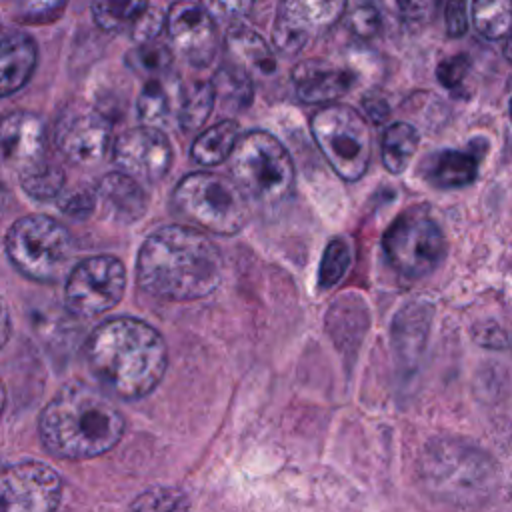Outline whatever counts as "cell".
<instances>
[{
  "label": "cell",
  "instance_id": "7402d4cb",
  "mask_svg": "<svg viewBox=\"0 0 512 512\" xmlns=\"http://www.w3.org/2000/svg\"><path fill=\"white\" fill-rule=\"evenodd\" d=\"M418 130L408 122H394L382 136V164L392 174H402L418 150Z\"/></svg>",
  "mask_w": 512,
  "mask_h": 512
},
{
  "label": "cell",
  "instance_id": "3957f363",
  "mask_svg": "<svg viewBox=\"0 0 512 512\" xmlns=\"http://www.w3.org/2000/svg\"><path fill=\"white\" fill-rule=\"evenodd\" d=\"M124 428L122 412L102 392L82 382L60 388L38 420L42 446L62 460L96 458L112 450Z\"/></svg>",
  "mask_w": 512,
  "mask_h": 512
},
{
  "label": "cell",
  "instance_id": "d4e9b609",
  "mask_svg": "<svg viewBox=\"0 0 512 512\" xmlns=\"http://www.w3.org/2000/svg\"><path fill=\"white\" fill-rule=\"evenodd\" d=\"M430 324V306L414 302L406 306L394 318V344L402 354H418L426 342V332Z\"/></svg>",
  "mask_w": 512,
  "mask_h": 512
},
{
  "label": "cell",
  "instance_id": "8fae6325",
  "mask_svg": "<svg viewBox=\"0 0 512 512\" xmlns=\"http://www.w3.org/2000/svg\"><path fill=\"white\" fill-rule=\"evenodd\" d=\"M112 160L120 172L140 184H154L166 176L172 164V146L166 134L154 126L122 132L112 142Z\"/></svg>",
  "mask_w": 512,
  "mask_h": 512
},
{
  "label": "cell",
  "instance_id": "1f68e13d",
  "mask_svg": "<svg viewBox=\"0 0 512 512\" xmlns=\"http://www.w3.org/2000/svg\"><path fill=\"white\" fill-rule=\"evenodd\" d=\"M130 508L134 510H180L188 508L186 496L174 488H154L140 494Z\"/></svg>",
  "mask_w": 512,
  "mask_h": 512
},
{
  "label": "cell",
  "instance_id": "7dc6e473",
  "mask_svg": "<svg viewBox=\"0 0 512 512\" xmlns=\"http://www.w3.org/2000/svg\"><path fill=\"white\" fill-rule=\"evenodd\" d=\"M0 36H2V30H0Z\"/></svg>",
  "mask_w": 512,
  "mask_h": 512
},
{
  "label": "cell",
  "instance_id": "f1b7e54d",
  "mask_svg": "<svg viewBox=\"0 0 512 512\" xmlns=\"http://www.w3.org/2000/svg\"><path fill=\"white\" fill-rule=\"evenodd\" d=\"M20 184L30 196L38 200H48L60 194L64 186V170L58 162L44 156L42 160L20 172Z\"/></svg>",
  "mask_w": 512,
  "mask_h": 512
},
{
  "label": "cell",
  "instance_id": "60d3db41",
  "mask_svg": "<svg viewBox=\"0 0 512 512\" xmlns=\"http://www.w3.org/2000/svg\"><path fill=\"white\" fill-rule=\"evenodd\" d=\"M66 4V0H24V6L32 12V14H50L60 10Z\"/></svg>",
  "mask_w": 512,
  "mask_h": 512
},
{
  "label": "cell",
  "instance_id": "8d00e7d4",
  "mask_svg": "<svg viewBox=\"0 0 512 512\" xmlns=\"http://www.w3.org/2000/svg\"><path fill=\"white\" fill-rule=\"evenodd\" d=\"M444 22L448 36H462L468 30L466 0H448L444 8Z\"/></svg>",
  "mask_w": 512,
  "mask_h": 512
},
{
  "label": "cell",
  "instance_id": "7bdbcfd3",
  "mask_svg": "<svg viewBox=\"0 0 512 512\" xmlns=\"http://www.w3.org/2000/svg\"><path fill=\"white\" fill-rule=\"evenodd\" d=\"M10 210V194L4 186H0V220L4 218V214Z\"/></svg>",
  "mask_w": 512,
  "mask_h": 512
},
{
  "label": "cell",
  "instance_id": "bcb514c9",
  "mask_svg": "<svg viewBox=\"0 0 512 512\" xmlns=\"http://www.w3.org/2000/svg\"><path fill=\"white\" fill-rule=\"evenodd\" d=\"M510 118H512V100H510Z\"/></svg>",
  "mask_w": 512,
  "mask_h": 512
},
{
  "label": "cell",
  "instance_id": "e575fe53",
  "mask_svg": "<svg viewBox=\"0 0 512 512\" xmlns=\"http://www.w3.org/2000/svg\"><path fill=\"white\" fill-rule=\"evenodd\" d=\"M200 4L216 22H232L246 16L254 0H200Z\"/></svg>",
  "mask_w": 512,
  "mask_h": 512
},
{
  "label": "cell",
  "instance_id": "603a6c76",
  "mask_svg": "<svg viewBox=\"0 0 512 512\" xmlns=\"http://www.w3.org/2000/svg\"><path fill=\"white\" fill-rule=\"evenodd\" d=\"M212 88L216 100L232 110H242L252 102V80L246 68L236 62L222 64L214 78Z\"/></svg>",
  "mask_w": 512,
  "mask_h": 512
},
{
  "label": "cell",
  "instance_id": "d6986e66",
  "mask_svg": "<svg viewBox=\"0 0 512 512\" xmlns=\"http://www.w3.org/2000/svg\"><path fill=\"white\" fill-rule=\"evenodd\" d=\"M478 158L472 152L440 150L426 158L424 178L442 190L464 188L476 180Z\"/></svg>",
  "mask_w": 512,
  "mask_h": 512
},
{
  "label": "cell",
  "instance_id": "5b68a950",
  "mask_svg": "<svg viewBox=\"0 0 512 512\" xmlns=\"http://www.w3.org/2000/svg\"><path fill=\"white\" fill-rule=\"evenodd\" d=\"M234 182L262 204H280L294 188V162L286 146L264 130L240 134L230 156Z\"/></svg>",
  "mask_w": 512,
  "mask_h": 512
},
{
  "label": "cell",
  "instance_id": "ba28073f",
  "mask_svg": "<svg viewBox=\"0 0 512 512\" xmlns=\"http://www.w3.org/2000/svg\"><path fill=\"white\" fill-rule=\"evenodd\" d=\"M446 236L430 208L420 204L400 212L382 236V250L398 274L420 280L446 256Z\"/></svg>",
  "mask_w": 512,
  "mask_h": 512
},
{
  "label": "cell",
  "instance_id": "cb8c5ba5",
  "mask_svg": "<svg viewBox=\"0 0 512 512\" xmlns=\"http://www.w3.org/2000/svg\"><path fill=\"white\" fill-rule=\"evenodd\" d=\"M174 112V90L162 76H152L138 96V116L146 126L164 128Z\"/></svg>",
  "mask_w": 512,
  "mask_h": 512
},
{
  "label": "cell",
  "instance_id": "4316f807",
  "mask_svg": "<svg viewBox=\"0 0 512 512\" xmlns=\"http://www.w3.org/2000/svg\"><path fill=\"white\" fill-rule=\"evenodd\" d=\"M470 16L484 38H504L512 30V0H472Z\"/></svg>",
  "mask_w": 512,
  "mask_h": 512
},
{
  "label": "cell",
  "instance_id": "6da1fadb",
  "mask_svg": "<svg viewBox=\"0 0 512 512\" xmlns=\"http://www.w3.org/2000/svg\"><path fill=\"white\" fill-rule=\"evenodd\" d=\"M136 280L142 290L162 300H198L220 286L222 256L200 228L170 224L142 244Z\"/></svg>",
  "mask_w": 512,
  "mask_h": 512
},
{
  "label": "cell",
  "instance_id": "4fadbf2b",
  "mask_svg": "<svg viewBox=\"0 0 512 512\" xmlns=\"http://www.w3.org/2000/svg\"><path fill=\"white\" fill-rule=\"evenodd\" d=\"M346 0H282L272 40L278 52H302L314 32L330 28L344 12Z\"/></svg>",
  "mask_w": 512,
  "mask_h": 512
},
{
  "label": "cell",
  "instance_id": "7c38bea8",
  "mask_svg": "<svg viewBox=\"0 0 512 512\" xmlns=\"http://www.w3.org/2000/svg\"><path fill=\"white\" fill-rule=\"evenodd\" d=\"M54 140L58 150L76 164H96L112 148V128L104 114L86 104L62 112Z\"/></svg>",
  "mask_w": 512,
  "mask_h": 512
},
{
  "label": "cell",
  "instance_id": "f546056e",
  "mask_svg": "<svg viewBox=\"0 0 512 512\" xmlns=\"http://www.w3.org/2000/svg\"><path fill=\"white\" fill-rule=\"evenodd\" d=\"M352 264V250L346 238H332L322 254L320 266H318V288L326 290L336 286L348 272Z\"/></svg>",
  "mask_w": 512,
  "mask_h": 512
},
{
  "label": "cell",
  "instance_id": "52a82bcc",
  "mask_svg": "<svg viewBox=\"0 0 512 512\" xmlns=\"http://www.w3.org/2000/svg\"><path fill=\"white\" fill-rule=\"evenodd\" d=\"M312 136L344 182L360 180L370 164L372 136L364 116L348 104L328 102L310 120Z\"/></svg>",
  "mask_w": 512,
  "mask_h": 512
},
{
  "label": "cell",
  "instance_id": "9c48e42d",
  "mask_svg": "<svg viewBox=\"0 0 512 512\" xmlns=\"http://www.w3.org/2000/svg\"><path fill=\"white\" fill-rule=\"evenodd\" d=\"M126 288L124 264L108 254L80 260L66 278L64 300L78 316H98L114 308Z\"/></svg>",
  "mask_w": 512,
  "mask_h": 512
},
{
  "label": "cell",
  "instance_id": "f35d334b",
  "mask_svg": "<svg viewBox=\"0 0 512 512\" xmlns=\"http://www.w3.org/2000/svg\"><path fill=\"white\" fill-rule=\"evenodd\" d=\"M398 12L408 22H426L436 12L438 0H396Z\"/></svg>",
  "mask_w": 512,
  "mask_h": 512
},
{
  "label": "cell",
  "instance_id": "f6af8a7d",
  "mask_svg": "<svg viewBox=\"0 0 512 512\" xmlns=\"http://www.w3.org/2000/svg\"><path fill=\"white\" fill-rule=\"evenodd\" d=\"M4 404H6V390H4V384H2V378H0V414L4 410Z\"/></svg>",
  "mask_w": 512,
  "mask_h": 512
},
{
  "label": "cell",
  "instance_id": "ac0fdd59",
  "mask_svg": "<svg viewBox=\"0 0 512 512\" xmlns=\"http://www.w3.org/2000/svg\"><path fill=\"white\" fill-rule=\"evenodd\" d=\"M94 192L104 202L112 220L130 224L146 212V196L142 184L124 172L102 176Z\"/></svg>",
  "mask_w": 512,
  "mask_h": 512
},
{
  "label": "cell",
  "instance_id": "ffe728a7",
  "mask_svg": "<svg viewBox=\"0 0 512 512\" xmlns=\"http://www.w3.org/2000/svg\"><path fill=\"white\" fill-rule=\"evenodd\" d=\"M226 48L232 54V62L240 64L248 72L270 76L276 72V56L264 38L248 26L234 24L226 34Z\"/></svg>",
  "mask_w": 512,
  "mask_h": 512
},
{
  "label": "cell",
  "instance_id": "2e32d148",
  "mask_svg": "<svg viewBox=\"0 0 512 512\" xmlns=\"http://www.w3.org/2000/svg\"><path fill=\"white\" fill-rule=\"evenodd\" d=\"M292 80L296 96L302 102L328 104L338 100L352 88L354 74L324 60H304L294 68Z\"/></svg>",
  "mask_w": 512,
  "mask_h": 512
},
{
  "label": "cell",
  "instance_id": "d590c367",
  "mask_svg": "<svg viewBox=\"0 0 512 512\" xmlns=\"http://www.w3.org/2000/svg\"><path fill=\"white\" fill-rule=\"evenodd\" d=\"M350 28L356 36L360 38H372L378 28H380V14L376 10V6L372 4H364V6H358L352 16H350Z\"/></svg>",
  "mask_w": 512,
  "mask_h": 512
},
{
  "label": "cell",
  "instance_id": "277c9868",
  "mask_svg": "<svg viewBox=\"0 0 512 512\" xmlns=\"http://www.w3.org/2000/svg\"><path fill=\"white\" fill-rule=\"evenodd\" d=\"M174 210L196 228L220 236L240 232L250 216L244 190L234 178L214 172H192L172 192Z\"/></svg>",
  "mask_w": 512,
  "mask_h": 512
},
{
  "label": "cell",
  "instance_id": "d6a6232c",
  "mask_svg": "<svg viewBox=\"0 0 512 512\" xmlns=\"http://www.w3.org/2000/svg\"><path fill=\"white\" fill-rule=\"evenodd\" d=\"M468 72H470V58L466 54L448 56L436 68V76H438L440 84L448 90L460 88L464 78L468 76Z\"/></svg>",
  "mask_w": 512,
  "mask_h": 512
},
{
  "label": "cell",
  "instance_id": "836d02e7",
  "mask_svg": "<svg viewBox=\"0 0 512 512\" xmlns=\"http://www.w3.org/2000/svg\"><path fill=\"white\" fill-rule=\"evenodd\" d=\"M164 26H166V16H164L158 8L148 6V8L138 16V20L132 24L130 34H132V38L136 40V44H142V42L156 40Z\"/></svg>",
  "mask_w": 512,
  "mask_h": 512
},
{
  "label": "cell",
  "instance_id": "484cf974",
  "mask_svg": "<svg viewBox=\"0 0 512 512\" xmlns=\"http://www.w3.org/2000/svg\"><path fill=\"white\" fill-rule=\"evenodd\" d=\"M216 96L212 82H192L188 88L180 92V102H178V122L182 130L192 132L204 126L208 120L212 108H214Z\"/></svg>",
  "mask_w": 512,
  "mask_h": 512
},
{
  "label": "cell",
  "instance_id": "30bf717a",
  "mask_svg": "<svg viewBox=\"0 0 512 512\" xmlns=\"http://www.w3.org/2000/svg\"><path fill=\"white\" fill-rule=\"evenodd\" d=\"M60 496V476L40 462H20L0 470L2 512H48L60 504Z\"/></svg>",
  "mask_w": 512,
  "mask_h": 512
},
{
  "label": "cell",
  "instance_id": "ab89813d",
  "mask_svg": "<svg viewBox=\"0 0 512 512\" xmlns=\"http://www.w3.org/2000/svg\"><path fill=\"white\" fill-rule=\"evenodd\" d=\"M362 108L364 112L368 114V118L374 122V124H382L388 120L390 116V106L388 102L378 96V94H368L364 100H362Z\"/></svg>",
  "mask_w": 512,
  "mask_h": 512
},
{
  "label": "cell",
  "instance_id": "5bb4252c",
  "mask_svg": "<svg viewBox=\"0 0 512 512\" xmlns=\"http://www.w3.org/2000/svg\"><path fill=\"white\" fill-rule=\"evenodd\" d=\"M166 30L176 50L192 66H208L216 54V20L202 4L178 2L166 14Z\"/></svg>",
  "mask_w": 512,
  "mask_h": 512
},
{
  "label": "cell",
  "instance_id": "b9f144b4",
  "mask_svg": "<svg viewBox=\"0 0 512 512\" xmlns=\"http://www.w3.org/2000/svg\"><path fill=\"white\" fill-rule=\"evenodd\" d=\"M10 332H12V324H10V310H8L6 300H4V298H2V294H0V348L8 342Z\"/></svg>",
  "mask_w": 512,
  "mask_h": 512
},
{
  "label": "cell",
  "instance_id": "74e56055",
  "mask_svg": "<svg viewBox=\"0 0 512 512\" xmlns=\"http://www.w3.org/2000/svg\"><path fill=\"white\" fill-rule=\"evenodd\" d=\"M60 204H62V210H64L66 214H70V216H74V218H84V216H88V214L94 210V206H96V194H94L92 190H86V188L74 190V192L68 194Z\"/></svg>",
  "mask_w": 512,
  "mask_h": 512
},
{
  "label": "cell",
  "instance_id": "83f0119b",
  "mask_svg": "<svg viewBox=\"0 0 512 512\" xmlns=\"http://www.w3.org/2000/svg\"><path fill=\"white\" fill-rule=\"evenodd\" d=\"M148 8V0H94V22L106 32H126Z\"/></svg>",
  "mask_w": 512,
  "mask_h": 512
},
{
  "label": "cell",
  "instance_id": "8992f818",
  "mask_svg": "<svg viewBox=\"0 0 512 512\" xmlns=\"http://www.w3.org/2000/svg\"><path fill=\"white\" fill-rule=\"evenodd\" d=\"M6 254L10 262L28 278L56 282L64 276L72 258V236L46 214L18 218L6 232Z\"/></svg>",
  "mask_w": 512,
  "mask_h": 512
},
{
  "label": "cell",
  "instance_id": "e0dca14e",
  "mask_svg": "<svg viewBox=\"0 0 512 512\" xmlns=\"http://www.w3.org/2000/svg\"><path fill=\"white\" fill-rule=\"evenodd\" d=\"M36 66V44L28 34L0 36V98L18 92Z\"/></svg>",
  "mask_w": 512,
  "mask_h": 512
},
{
  "label": "cell",
  "instance_id": "4dcf8cb0",
  "mask_svg": "<svg viewBox=\"0 0 512 512\" xmlns=\"http://www.w3.org/2000/svg\"><path fill=\"white\" fill-rule=\"evenodd\" d=\"M126 62L134 72L152 78V76H162L168 72V68L172 64V54L164 44L150 40V42L138 44L126 56Z\"/></svg>",
  "mask_w": 512,
  "mask_h": 512
},
{
  "label": "cell",
  "instance_id": "44dd1931",
  "mask_svg": "<svg viewBox=\"0 0 512 512\" xmlns=\"http://www.w3.org/2000/svg\"><path fill=\"white\" fill-rule=\"evenodd\" d=\"M238 136L240 130L234 120H220L196 136L190 156L202 166H216L228 160Z\"/></svg>",
  "mask_w": 512,
  "mask_h": 512
},
{
  "label": "cell",
  "instance_id": "9a60e30c",
  "mask_svg": "<svg viewBox=\"0 0 512 512\" xmlns=\"http://www.w3.org/2000/svg\"><path fill=\"white\" fill-rule=\"evenodd\" d=\"M46 156V130L38 116L12 112L0 120V162L26 170Z\"/></svg>",
  "mask_w": 512,
  "mask_h": 512
},
{
  "label": "cell",
  "instance_id": "7a4b0ae2",
  "mask_svg": "<svg viewBox=\"0 0 512 512\" xmlns=\"http://www.w3.org/2000/svg\"><path fill=\"white\" fill-rule=\"evenodd\" d=\"M94 376L114 394L136 400L164 378L168 348L162 334L138 318H112L96 326L86 342Z\"/></svg>",
  "mask_w": 512,
  "mask_h": 512
},
{
  "label": "cell",
  "instance_id": "ee69618b",
  "mask_svg": "<svg viewBox=\"0 0 512 512\" xmlns=\"http://www.w3.org/2000/svg\"><path fill=\"white\" fill-rule=\"evenodd\" d=\"M508 38H506V42H504V56L512 62V30L506 34Z\"/></svg>",
  "mask_w": 512,
  "mask_h": 512
}]
</instances>
